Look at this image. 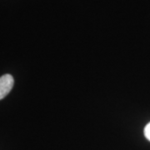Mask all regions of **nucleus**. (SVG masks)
<instances>
[{"instance_id":"1","label":"nucleus","mask_w":150,"mask_h":150,"mask_svg":"<svg viewBox=\"0 0 150 150\" xmlns=\"http://www.w3.org/2000/svg\"><path fill=\"white\" fill-rule=\"evenodd\" d=\"M13 84L14 80L10 74H4L0 77V100L9 93Z\"/></svg>"},{"instance_id":"2","label":"nucleus","mask_w":150,"mask_h":150,"mask_svg":"<svg viewBox=\"0 0 150 150\" xmlns=\"http://www.w3.org/2000/svg\"><path fill=\"white\" fill-rule=\"evenodd\" d=\"M144 136L147 139L150 141V123L146 125L144 129Z\"/></svg>"}]
</instances>
